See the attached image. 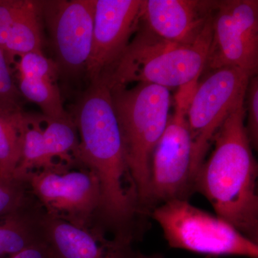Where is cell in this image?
<instances>
[{"instance_id":"obj_1","label":"cell","mask_w":258,"mask_h":258,"mask_svg":"<svg viewBox=\"0 0 258 258\" xmlns=\"http://www.w3.org/2000/svg\"><path fill=\"white\" fill-rule=\"evenodd\" d=\"M71 115L79 137L78 164L94 173L101 186L95 224L111 231L113 237L134 240V223L142 212L125 161L111 91L104 80L90 82Z\"/></svg>"},{"instance_id":"obj_2","label":"cell","mask_w":258,"mask_h":258,"mask_svg":"<svg viewBox=\"0 0 258 258\" xmlns=\"http://www.w3.org/2000/svg\"><path fill=\"white\" fill-rule=\"evenodd\" d=\"M244 103L214 136L215 149L194 181L216 212L242 235L258 244L257 164L247 137Z\"/></svg>"},{"instance_id":"obj_3","label":"cell","mask_w":258,"mask_h":258,"mask_svg":"<svg viewBox=\"0 0 258 258\" xmlns=\"http://www.w3.org/2000/svg\"><path fill=\"white\" fill-rule=\"evenodd\" d=\"M212 18V14L198 38L190 43L161 40L139 24L137 35L103 80L111 89L134 82L167 88L198 82L211 45Z\"/></svg>"},{"instance_id":"obj_4","label":"cell","mask_w":258,"mask_h":258,"mask_svg":"<svg viewBox=\"0 0 258 258\" xmlns=\"http://www.w3.org/2000/svg\"><path fill=\"white\" fill-rule=\"evenodd\" d=\"M119 124L125 159L137 188L139 208L149 207L151 162L169 118V88L138 83L134 88H110Z\"/></svg>"},{"instance_id":"obj_5","label":"cell","mask_w":258,"mask_h":258,"mask_svg":"<svg viewBox=\"0 0 258 258\" xmlns=\"http://www.w3.org/2000/svg\"><path fill=\"white\" fill-rule=\"evenodd\" d=\"M151 216L172 248L212 257L258 258V244L223 219L194 206L187 200H171L156 206Z\"/></svg>"},{"instance_id":"obj_6","label":"cell","mask_w":258,"mask_h":258,"mask_svg":"<svg viewBox=\"0 0 258 258\" xmlns=\"http://www.w3.org/2000/svg\"><path fill=\"white\" fill-rule=\"evenodd\" d=\"M32 196L49 216L82 229L94 225L101 202V186L94 173L84 166L58 162L24 176Z\"/></svg>"},{"instance_id":"obj_7","label":"cell","mask_w":258,"mask_h":258,"mask_svg":"<svg viewBox=\"0 0 258 258\" xmlns=\"http://www.w3.org/2000/svg\"><path fill=\"white\" fill-rule=\"evenodd\" d=\"M181 88L176 98L175 113L169 115L165 130L153 153L150 209L159 203L187 200L194 192L192 142L186 112L196 86L189 84Z\"/></svg>"},{"instance_id":"obj_8","label":"cell","mask_w":258,"mask_h":258,"mask_svg":"<svg viewBox=\"0 0 258 258\" xmlns=\"http://www.w3.org/2000/svg\"><path fill=\"white\" fill-rule=\"evenodd\" d=\"M251 77L243 70L222 68L210 71L194 91L186 112L192 142L194 181L214 136L227 117L244 103Z\"/></svg>"},{"instance_id":"obj_9","label":"cell","mask_w":258,"mask_h":258,"mask_svg":"<svg viewBox=\"0 0 258 258\" xmlns=\"http://www.w3.org/2000/svg\"><path fill=\"white\" fill-rule=\"evenodd\" d=\"M212 41L205 71L222 68L258 71V1H215Z\"/></svg>"},{"instance_id":"obj_10","label":"cell","mask_w":258,"mask_h":258,"mask_svg":"<svg viewBox=\"0 0 258 258\" xmlns=\"http://www.w3.org/2000/svg\"><path fill=\"white\" fill-rule=\"evenodd\" d=\"M95 0L40 1L54 62L60 76L72 79L86 74L92 47Z\"/></svg>"},{"instance_id":"obj_11","label":"cell","mask_w":258,"mask_h":258,"mask_svg":"<svg viewBox=\"0 0 258 258\" xmlns=\"http://www.w3.org/2000/svg\"><path fill=\"white\" fill-rule=\"evenodd\" d=\"M142 0H95L92 47L86 69L90 82L106 79L139 28Z\"/></svg>"},{"instance_id":"obj_12","label":"cell","mask_w":258,"mask_h":258,"mask_svg":"<svg viewBox=\"0 0 258 258\" xmlns=\"http://www.w3.org/2000/svg\"><path fill=\"white\" fill-rule=\"evenodd\" d=\"M215 4L200 0H142L140 25L161 40L190 43L205 28Z\"/></svg>"},{"instance_id":"obj_13","label":"cell","mask_w":258,"mask_h":258,"mask_svg":"<svg viewBox=\"0 0 258 258\" xmlns=\"http://www.w3.org/2000/svg\"><path fill=\"white\" fill-rule=\"evenodd\" d=\"M44 239L57 258H133V241L106 237V231L93 225L82 229L54 218L45 212Z\"/></svg>"},{"instance_id":"obj_14","label":"cell","mask_w":258,"mask_h":258,"mask_svg":"<svg viewBox=\"0 0 258 258\" xmlns=\"http://www.w3.org/2000/svg\"><path fill=\"white\" fill-rule=\"evenodd\" d=\"M44 215L45 211L31 194L20 208L0 217V258L11 257L45 240Z\"/></svg>"},{"instance_id":"obj_15","label":"cell","mask_w":258,"mask_h":258,"mask_svg":"<svg viewBox=\"0 0 258 258\" xmlns=\"http://www.w3.org/2000/svg\"><path fill=\"white\" fill-rule=\"evenodd\" d=\"M42 26L40 10L13 25L0 28V48L12 64L15 57L32 52H43Z\"/></svg>"},{"instance_id":"obj_16","label":"cell","mask_w":258,"mask_h":258,"mask_svg":"<svg viewBox=\"0 0 258 258\" xmlns=\"http://www.w3.org/2000/svg\"><path fill=\"white\" fill-rule=\"evenodd\" d=\"M25 113L20 107L0 108V176L13 177L23 149Z\"/></svg>"},{"instance_id":"obj_17","label":"cell","mask_w":258,"mask_h":258,"mask_svg":"<svg viewBox=\"0 0 258 258\" xmlns=\"http://www.w3.org/2000/svg\"><path fill=\"white\" fill-rule=\"evenodd\" d=\"M45 118V117H44ZM47 125L42 128L44 146L51 160L73 166L78 164L79 137L72 117L51 120L45 118Z\"/></svg>"},{"instance_id":"obj_18","label":"cell","mask_w":258,"mask_h":258,"mask_svg":"<svg viewBox=\"0 0 258 258\" xmlns=\"http://www.w3.org/2000/svg\"><path fill=\"white\" fill-rule=\"evenodd\" d=\"M42 128L40 119L25 113L22 155L13 177L23 179L30 171L47 169L57 164L47 155L42 138Z\"/></svg>"},{"instance_id":"obj_19","label":"cell","mask_w":258,"mask_h":258,"mask_svg":"<svg viewBox=\"0 0 258 258\" xmlns=\"http://www.w3.org/2000/svg\"><path fill=\"white\" fill-rule=\"evenodd\" d=\"M18 79L20 94L40 107L45 118L56 120L69 116L62 105L58 81L41 77L18 76Z\"/></svg>"},{"instance_id":"obj_20","label":"cell","mask_w":258,"mask_h":258,"mask_svg":"<svg viewBox=\"0 0 258 258\" xmlns=\"http://www.w3.org/2000/svg\"><path fill=\"white\" fill-rule=\"evenodd\" d=\"M14 64L18 76L41 77L58 81L60 73L52 59L48 58L43 52H32L18 57Z\"/></svg>"},{"instance_id":"obj_21","label":"cell","mask_w":258,"mask_h":258,"mask_svg":"<svg viewBox=\"0 0 258 258\" xmlns=\"http://www.w3.org/2000/svg\"><path fill=\"white\" fill-rule=\"evenodd\" d=\"M30 195L25 179L0 176V217L20 208Z\"/></svg>"},{"instance_id":"obj_22","label":"cell","mask_w":258,"mask_h":258,"mask_svg":"<svg viewBox=\"0 0 258 258\" xmlns=\"http://www.w3.org/2000/svg\"><path fill=\"white\" fill-rule=\"evenodd\" d=\"M11 62L0 48V108L20 107L21 96L13 78Z\"/></svg>"},{"instance_id":"obj_23","label":"cell","mask_w":258,"mask_h":258,"mask_svg":"<svg viewBox=\"0 0 258 258\" xmlns=\"http://www.w3.org/2000/svg\"><path fill=\"white\" fill-rule=\"evenodd\" d=\"M40 10V1L0 0V28L13 25Z\"/></svg>"},{"instance_id":"obj_24","label":"cell","mask_w":258,"mask_h":258,"mask_svg":"<svg viewBox=\"0 0 258 258\" xmlns=\"http://www.w3.org/2000/svg\"><path fill=\"white\" fill-rule=\"evenodd\" d=\"M245 113H247V125H245L251 147L253 150L258 148V77L254 76L249 79L246 90Z\"/></svg>"},{"instance_id":"obj_25","label":"cell","mask_w":258,"mask_h":258,"mask_svg":"<svg viewBox=\"0 0 258 258\" xmlns=\"http://www.w3.org/2000/svg\"><path fill=\"white\" fill-rule=\"evenodd\" d=\"M8 258H57L45 240L37 242Z\"/></svg>"},{"instance_id":"obj_26","label":"cell","mask_w":258,"mask_h":258,"mask_svg":"<svg viewBox=\"0 0 258 258\" xmlns=\"http://www.w3.org/2000/svg\"><path fill=\"white\" fill-rule=\"evenodd\" d=\"M133 258H164V257L160 253L145 254L139 251H135Z\"/></svg>"}]
</instances>
